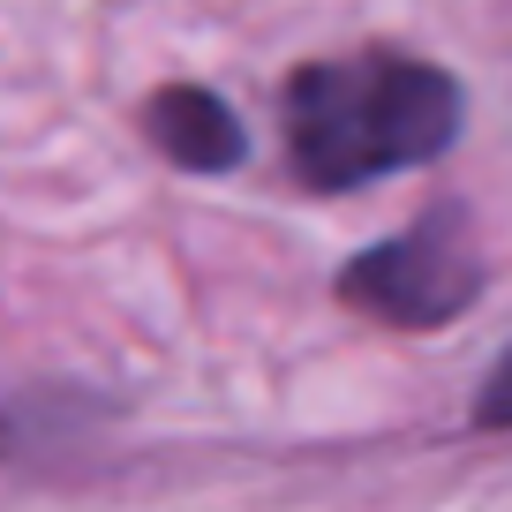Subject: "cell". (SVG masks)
Returning <instances> with one entry per match:
<instances>
[{"instance_id": "obj_4", "label": "cell", "mask_w": 512, "mask_h": 512, "mask_svg": "<svg viewBox=\"0 0 512 512\" xmlns=\"http://www.w3.org/2000/svg\"><path fill=\"white\" fill-rule=\"evenodd\" d=\"M475 422H482V430H512V347L497 354V369L482 377V392H475Z\"/></svg>"}, {"instance_id": "obj_3", "label": "cell", "mask_w": 512, "mask_h": 512, "mask_svg": "<svg viewBox=\"0 0 512 512\" xmlns=\"http://www.w3.org/2000/svg\"><path fill=\"white\" fill-rule=\"evenodd\" d=\"M144 136H151V151H159L166 166H181V174H234V166L249 159L234 106H219V98L196 91V83H166V91L151 98Z\"/></svg>"}, {"instance_id": "obj_2", "label": "cell", "mask_w": 512, "mask_h": 512, "mask_svg": "<svg viewBox=\"0 0 512 512\" xmlns=\"http://www.w3.org/2000/svg\"><path fill=\"white\" fill-rule=\"evenodd\" d=\"M482 294V256L460 204H437L422 226L339 264V302L400 332H437Z\"/></svg>"}, {"instance_id": "obj_1", "label": "cell", "mask_w": 512, "mask_h": 512, "mask_svg": "<svg viewBox=\"0 0 512 512\" xmlns=\"http://www.w3.org/2000/svg\"><path fill=\"white\" fill-rule=\"evenodd\" d=\"M460 76L407 53H347L287 76V159L302 189L347 196L460 144Z\"/></svg>"}]
</instances>
